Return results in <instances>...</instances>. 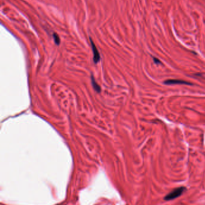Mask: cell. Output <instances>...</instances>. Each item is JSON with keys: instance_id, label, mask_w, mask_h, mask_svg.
<instances>
[{"instance_id": "cell-2", "label": "cell", "mask_w": 205, "mask_h": 205, "mask_svg": "<svg viewBox=\"0 0 205 205\" xmlns=\"http://www.w3.org/2000/svg\"><path fill=\"white\" fill-rule=\"evenodd\" d=\"M90 42H91L92 48V51H93V61L95 63H98L99 61L100 58H101L99 52L98 51L96 45H95L94 42H93V41L92 40L91 38H90Z\"/></svg>"}, {"instance_id": "cell-3", "label": "cell", "mask_w": 205, "mask_h": 205, "mask_svg": "<svg viewBox=\"0 0 205 205\" xmlns=\"http://www.w3.org/2000/svg\"><path fill=\"white\" fill-rule=\"evenodd\" d=\"M164 84L167 85H173V84H185V85H191L192 84L180 80H168L164 81Z\"/></svg>"}, {"instance_id": "cell-1", "label": "cell", "mask_w": 205, "mask_h": 205, "mask_svg": "<svg viewBox=\"0 0 205 205\" xmlns=\"http://www.w3.org/2000/svg\"><path fill=\"white\" fill-rule=\"evenodd\" d=\"M186 188L185 187H179L174 189L172 191H171L170 193H168L167 195H166L164 199L165 201H170L172 200L173 199H175L181 196L185 191Z\"/></svg>"}, {"instance_id": "cell-4", "label": "cell", "mask_w": 205, "mask_h": 205, "mask_svg": "<svg viewBox=\"0 0 205 205\" xmlns=\"http://www.w3.org/2000/svg\"><path fill=\"white\" fill-rule=\"evenodd\" d=\"M53 38L54 39V42L56 44V45H58L60 44V39L57 33H54Z\"/></svg>"}]
</instances>
